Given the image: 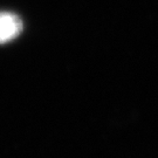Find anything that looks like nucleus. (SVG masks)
Instances as JSON below:
<instances>
[{
  "label": "nucleus",
  "instance_id": "nucleus-1",
  "mask_svg": "<svg viewBox=\"0 0 158 158\" xmlns=\"http://www.w3.org/2000/svg\"><path fill=\"white\" fill-rule=\"evenodd\" d=\"M23 31L21 19L8 12H0V44L15 39Z\"/></svg>",
  "mask_w": 158,
  "mask_h": 158
}]
</instances>
